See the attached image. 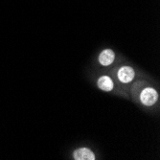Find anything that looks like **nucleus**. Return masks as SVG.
<instances>
[{
	"mask_svg": "<svg viewBox=\"0 0 160 160\" xmlns=\"http://www.w3.org/2000/svg\"><path fill=\"white\" fill-rule=\"evenodd\" d=\"M73 157L75 160H94L95 154L88 148H80L74 151Z\"/></svg>",
	"mask_w": 160,
	"mask_h": 160,
	"instance_id": "nucleus-4",
	"label": "nucleus"
},
{
	"mask_svg": "<svg viewBox=\"0 0 160 160\" xmlns=\"http://www.w3.org/2000/svg\"><path fill=\"white\" fill-rule=\"evenodd\" d=\"M135 77L134 69L132 66L123 65L119 68L117 72V78L122 83H129L133 81Z\"/></svg>",
	"mask_w": 160,
	"mask_h": 160,
	"instance_id": "nucleus-2",
	"label": "nucleus"
},
{
	"mask_svg": "<svg viewBox=\"0 0 160 160\" xmlns=\"http://www.w3.org/2000/svg\"><path fill=\"white\" fill-rule=\"evenodd\" d=\"M99 62L103 66H109L115 61V53L111 49H105L99 55Z\"/></svg>",
	"mask_w": 160,
	"mask_h": 160,
	"instance_id": "nucleus-3",
	"label": "nucleus"
},
{
	"mask_svg": "<svg viewBox=\"0 0 160 160\" xmlns=\"http://www.w3.org/2000/svg\"><path fill=\"white\" fill-rule=\"evenodd\" d=\"M158 93L153 87H146L140 93V102L147 107L153 106L158 101Z\"/></svg>",
	"mask_w": 160,
	"mask_h": 160,
	"instance_id": "nucleus-1",
	"label": "nucleus"
},
{
	"mask_svg": "<svg viewBox=\"0 0 160 160\" xmlns=\"http://www.w3.org/2000/svg\"><path fill=\"white\" fill-rule=\"evenodd\" d=\"M97 84H98V87L103 91H106V92H108V91H111L114 87V82L112 81V79L107 75H104L102 76L98 79V82H97Z\"/></svg>",
	"mask_w": 160,
	"mask_h": 160,
	"instance_id": "nucleus-5",
	"label": "nucleus"
}]
</instances>
